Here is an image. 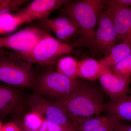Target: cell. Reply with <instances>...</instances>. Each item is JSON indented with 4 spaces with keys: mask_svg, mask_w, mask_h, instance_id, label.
Here are the masks:
<instances>
[{
    "mask_svg": "<svg viewBox=\"0 0 131 131\" xmlns=\"http://www.w3.org/2000/svg\"><path fill=\"white\" fill-rule=\"evenodd\" d=\"M1 131H21L15 122H9L3 126Z\"/></svg>",
    "mask_w": 131,
    "mask_h": 131,
    "instance_id": "d4e9b609",
    "label": "cell"
},
{
    "mask_svg": "<svg viewBox=\"0 0 131 131\" xmlns=\"http://www.w3.org/2000/svg\"><path fill=\"white\" fill-rule=\"evenodd\" d=\"M58 39L63 42L66 41L73 35L80 32L77 24H70L62 28H58L53 31Z\"/></svg>",
    "mask_w": 131,
    "mask_h": 131,
    "instance_id": "44dd1931",
    "label": "cell"
},
{
    "mask_svg": "<svg viewBox=\"0 0 131 131\" xmlns=\"http://www.w3.org/2000/svg\"><path fill=\"white\" fill-rule=\"evenodd\" d=\"M2 49H0V54L2 52Z\"/></svg>",
    "mask_w": 131,
    "mask_h": 131,
    "instance_id": "f1b7e54d",
    "label": "cell"
},
{
    "mask_svg": "<svg viewBox=\"0 0 131 131\" xmlns=\"http://www.w3.org/2000/svg\"><path fill=\"white\" fill-rule=\"evenodd\" d=\"M106 1H68L62 8L63 14L70 16L78 26L80 39L75 46H86L94 38L99 13Z\"/></svg>",
    "mask_w": 131,
    "mask_h": 131,
    "instance_id": "7a4b0ae2",
    "label": "cell"
},
{
    "mask_svg": "<svg viewBox=\"0 0 131 131\" xmlns=\"http://www.w3.org/2000/svg\"><path fill=\"white\" fill-rule=\"evenodd\" d=\"M131 54V46L128 43L123 42L115 45L111 51L100 63L112 71L117 64Z\"/></svg>",
    "mask_w": 131,
    "mask_h": 131,
    "instance_id": "9a60e30c",
    "label": "cell"
},
{
    "mask_svg": "<svg viewBox=\"0 0 131 131\" xmlns=\"http://www.w3.org/2000/svg\"><path fill=\"white\" fill-rule=\"evenodd\" d=\"M113 2L126 7H131V0H112Z\"/></svg>",
    "mask_w": 131,
    "mask_h": 131,
    "instance_id": "4316f807",
    "label": "cell"
},
{
    "mask_svg": "<svg viewBox=\"0 0 131 131\" xmlns=\"http://www.w3.org/2000/svg\"><path fill=\"white\" fill-rule=\"evenodd\" d=\"M74 24H77L76 22L71 17L63 14L54 18H47L38 21V24L40 27L52 32L58 28Z\"/></svg>",
    "mask_w": 131,
    "mask_h": 131,
    "instance_id": "e0dca14e",
    "label": "cell"
},
{
    "mask_svg": "<svg viewBox=\"0 0 131 131\" xmlns=\"http://www.w3.org/2000/svg\"><path fill=\"white\" fill-rule=\"evenodd\" d=\"M28 104L31 111L38 113L44 119L56 123L69 131H77V126L65 111L56 104L35 94L30 97Z\"/></svg>",
    "mask_w": 131,
    "mask_h": 131,
    "instance_id": "8992f818",
    "label": "cell"
},
{
    "mask_svg": "<svg viewBox=\"0 0 131 131\" xmlns=\"http://www.w3.org/2000/svg\"><path fill=\"white\" fill-rule=\"evenodd\" d=\"M99 79L102 89L110 97V101L131 93L129 88L130 80L112 72L102 75Z\"/></svg>",
    "mask_w": 131,
    "mask_h": 131,
    "instance_id": "30bf717a",
    "label": "cell"
},
{
    "mask_svg": "<svg viewBox=\"0 0 131 131\" xmlns=\"http://www.w3.org/2000/svg\"><path fill=\"white\" fill-rule=\"evenodd\" d=\"M49 34L41 28L27 27L13 35L0 37V49L7 48L18 52L26 51Z\"/></svg>",
    "mask_w": 131,
    "mask_h": 131,
    "instance_id": "52a82bcc",
    "label": "cell"
},
{
    "mask_svg": "<svg viewBox=\"0 0 131 131\" xmlns=\"http://www.w3.org/2000/svg\"><path fill=\"white\" fill-rule=\"evenodd\" d=\"M44 119L38 113L34 111L26 115L24 119L25 126L29 131H39Z\"/></svg>",
    "mask_w": 131,
    "mask_h": 131,
    "instance_id": "ac0fdd59",
    "label": "cell"
},
{
    "mask_svg": "<svg viewBox=\"0 0 131 131\" xmlns=\"http://www.w3.org/2000/svg\"><path fill=\"white\" fill-rule=\"evenodd\" d=\"M117 42L103 30L97 28L94 38L86 46L93 52H99L107 56L115 45Z\"/></svg>",
    "mask_w": 131,
    "mask_h": 131,
    "instance_id": "5bb4252c",
    "label": "cell"
},
{
    "mask_svg": "<svg viewBox=\"0 0 131 131\" xmlns=\"http://www.w3.org/2000/svg\"><path fill=\"white\" fill-rule=\"evenodd\" d=\"M39 131H69L63 126L44 119Z\"/></svg>",
    "mask_w": 131,
    "mask_h": 131,
    "instance_id": "603a6c76",
    "label": "cell"
},
{
    "mask_svg": "<svg viewBox=\"0 0 131 131\" xmlns=\"http://www.w3.org/2000/svg\"><path fill=\"white\" fill-rule=\"evenodd\" d=\"M28 131V130H25V131Z\"/></svg>",
    "mask_w": 131,
    "mask_h": 131,
    "instance_id": "f546056e",
    "label": "cell"
},
{
    "mask_svg": "<svg viewBox=\"0 0 131 131\" xmlns=\"http://www.w3.org/2000/svg\"><path fill=\"white\" fill-rule=\"evenodd\" d=\"M72 50V46L62 42L49 34L28 50L11 52L15 56L29 63L50 66L56 63L63 55L69 54Z\"/></svg>",
    "mask_w": 131,
    "mask_h": 131,
    "instance_id": "3957f363",
    "label": "cell"
},
{
    "mask_svg": "<svg viewBox=\"0 0 131 131\" xmlns=\"http://www.w3.org/2000/svg\"><path fill=\"white\" fill-rule=\"evenodd\" d=\"M103 111L118 121H131V93L105 104Z\"/></svg>",
    "mask_w": 131,
    "mask_h": 131,
    "instance_id": "7c38bea8",
    "label": "cell"
},
{
    "mask_svg": "<svg viewBox=\"0 0 131 131\" xmlns=\"http://www.w3.org/2000/svg\"><path fill=\"white\" fill-rule=\"evenodd\" d=\"M130 82H131V80H130Z\"/></svg>",
    "mask_w": 131,
    "mask_h": 131,
    "instance_id": "4dcf8cb0",
    "label": "cell"
},
{
    "mask_svg": "<svg viewBox=\"0 0 131 131\" xmlns=\"http://www.w3.org/2000/svg\"><path fill=\"white\" fill-rule=\"evenodd\" d=\"M78 64L79 62L72 57H62L56 63L57 71L69 78L75 80L79 77Z\"/></svg>",
    "mask_w": 131,
    "mask_h": 131,
    "instance_id": "2e32d148",
    "label": "cell"
},
{
    "mask_svg": "<svg viewBox=\"0 0 131 131\" xmlns=\"http://www.w3.org/2000/svg\"><path fill=\"white\" fill-rule=\"evenodd\" d=\"M2 124L1 122H0V131H1L2 129Z\"/></svg>",
    "mask_w": 131,
    "mask_h": 131,
    "instance_id": "83f0119b",
    "label": "cell"
},
{
    "mask_svg": "<svg viewBox=\"0 0 131 131\" xmlns=\"http://www.w3.org/2000/svg\"><path fill=\"white\" fill-rule=\"evenodd\" d=\"M115 131H131V124H121L119 121Z\"/></svg>",
    "mask_w": 131,
    "mask_h": 131,
    "instance_id": "484cf974",
    "label": "cell"
},
{
    "mask_svg": "<svg viewBox=\"0 0 131 131\" xmlns=\"http://www.w3.org/2000/svg\"><path fill=\"white\" fill-rule=\"evenodd\" d=\"M110 13L116 30L117 41L126 42L131 46V7H126L107 1Z\"/></svg>",
    "mask_w": 131,
    "mask_h": 131,
    "instance_id": "9c48e42d",
    "label": "cell"
},
{
    "mask_svg": "<svg viewBox=\"0 0 131 131\" xmlns=\"http://www.w3.org/2000/svg\"><path fill=\"white\" fill-rule=\"evenodd\" d=\"M0 54V81L17 88L34 86L36 75L31 63L10 52Z\"/></svg>",
    "mask_w": 131,
    "mask_h": 131,
    "instance_id": "277c9868",
    "label": "cell"
},
{
    "mask_svg": "<svg viewBox=\"0 0 131 131\" xmlns=\"http://www.w3.org/2000/svg\"><path fill=\"white\" fill-rule=\"evenodd\" d=\"M109 117V119L106 122L92 131H115L119 121L114 118Z\"/></svg>",
    "mask_w": 131,
    "mask_h": 131,
    "instance_id": "cb8c5ba5",
    "label": "cell"
},
{
    "mask_svg": "<svg viewBox=\"0 0 131 131\" xmlns=\"http://www.w3.org/2000/svg\"><path fill=\"white\" fill-rule=\"evenodd\" d=\"M131 65V54L117 64L112 70V72L115 74L121 76L122 74Z\"/></svg>",
    "mask_w": 131,
    "mask_h": 131,
    "instance_id": "7402d4cb",
    "label": "cell"
},
{
    "mask_svg": "<svg viewBox=\"0 0 131 131\" xmlns=\"http://www.w3.org/2000/svg\"><path fill=\"white\" fill-rule=\"evenodd\" d=\"M23 102L20 93L13 87L0 84V117L14 113Z\"/></svg>",
    "mask_w": 131,
    "mask_h": 131,
    "instance_id": "8fae6325",
    "label": "cell"
},
{
    "mask_svg": "<svg viewBox=\"0 0 131 131\" xmlns=\"http://www.w3.org/2000/svg\"><path fill=\"white\" fill-rule=\"evenodd\" d=\"M68 0H34L13 14L20 25L48 18L51 13L65 5Z\"/></svg>",
    "mask_w": 131,
    "mask_h": 131,
    "instance_id": "ba28073f",
    "label": "cell"
},
{
    "mask_svg": "<svg viewBox=\"0 0 131 131\" xmlns=\"http://www.w3.org/2000/svg\"><path fill=\"white\" fill-rule=\"evenodd\" d=\"M28 1L27 0H5L0 7V18L9 15L12 12L18 11L24 4Z\"/></svg>",
    "mask_w": 131,
    "mask_h": 131,
    "instance_id": "d6986e66",
    "label": "cell"
},
{
    "mask_svg": "<svg viewBox=\"0 0 131 131\" xmlns=\"http://www.w3.org/2000/svg\"><path fill=\"white\" fill-rule=\"evenodd\" d=\"M82 82L70 79L57 71L48 69L36 75L34 86L39 95L54 100L70 95L77 90Z\"/></svg>",
    "mask_w": 131,
    "mask_h": 131,
    "instance_id": "5b68a950",
    "label": "cell"
},
{
    "mask_svg": "<svg viewBox=\"0 0 131 131\" xmlns=\"http://www.w3.org/2000/svg\"><path fill=\"white\" fill-rule=\"evenodd\" d=\"M52 102L65 111L75 122L77 129L84 121L100 114L105 105L99 90L93 84L83 82L73 93L54 100Z\"/></svg>",
    "mask_w": 131,
    "mask_h": 131,
    "instance_id": "6da1fadb",
    "label": "cell"
},
{
    "mask_svg": "<svg viewBox=\"0 0 131 131\" xmlns=\"http://www.w3.org/2000/svg\"><path fill=\"white\" fill-rule=\"evenodd\" d=\"M78 69L79 77L90 81H95L102 75L112 72L100 61L91 58L79 61Z\"/></svg>",
    "mask_w": 131,
    "mask_h": 131,
    "instance_id": "4fadbf2b",
    "label": "cell"
},
{
    "mask_svg": "<svg viewBox=\"0 0 131 131\" xmlns=\"http://www.w3.org/2000/svg\"><path fill=\"white\" fill-rule=\"evenodd\" d=\"M109 116L94 117L84 121L78 127L77 131H92L106 122Z\"/></svg>",
    "mask_w": 131,
    "mask_h": 131,
    "instance_id": "ffe728a7",
    "label": "cell"
}]
</instances>
